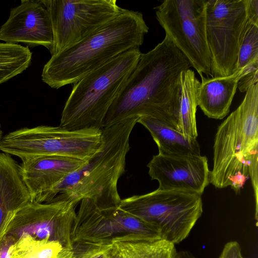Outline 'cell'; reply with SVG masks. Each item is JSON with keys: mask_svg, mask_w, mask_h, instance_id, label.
<instances>
[{"mask_svg": "<svg viewBox=\"0 0 258 258\" xmlns=\"http://www.w3.org/2000/svg\"><path fill=\"white\" fill-rule=\"evenodd\" d=\"M31 59L32 52L27 47L0 43V84L22 73Z\"/></svg>", "mask_w": 258, "mask_h": 258, "instance_id": "cell-22", "label": "cell"}, {"mask_svg": "<svg viewBox=\"0 0 258 258\" xmlns=\"http://www.w3.org/2000/svg\"><path fill=\"white\" fill-rule=\"evenodd\" d=\"M258 64V26L249 21L240 46L236 70Z\"/></svg>", "mask_w": 258, "mask_h": 258, "instance_id": "cell-23", "label": "cell"}, {"mask_svg": "<svg viewBox=\"0 0 258 258\" xmlns=\"http://www.w3.org/2000/svg\"><path fill=\"white\" fill-rule=\"evenodd\" d=\"M258 83V67L252 69L238 82L237 88L241 92H246L252 85Z\"/></svg>", "mask_w": 258, "mask_h": 258, "instance_id": "cell-24", "label": "cell"}, {"mask_svg": "<svg viewBox=\"0 0 258 258\" xmlns=\"http://www.w3.org/2000/svg\"><path fill=\"white\" fill-rule=\"evenodd\" d=\"M51 20V55L81 41L123 10L116 0H41Z\"/></svg>", "mask_w": 258, "mask_h": 258, "instance_id": "cell-10", "label": "cell"}, {"mask_svg": "<svg viewBox=\"0 0 258 258\" xmlns=\"http://www.w3.org/2000/svg\"><path fill=\"white\" fill-rule=\"evenodd\" d=\"M258 64L236 70L226 77L201 78L198 88V105L208 117L216 119L224 118L230 107L237 88L239 80Z\"/></svg>", "mask_w": 258, "mask_h": 258, "instance_id": "cell-17", "label": "cell"}, {"mask_svg": "<svg viewBox=\"0 0 258 258\" xmlns=\"http://www.w3.org/2000/svg\"><path fill=\"white\" fill-rule=\"evenodd\" d=\"M3 137V130H2V128L1 124L0 123V141H1Z\"/></svg>", "mask_w": 258, "mask_h": 258, "instance_id": "cell-30", "label": "cell"}, {"mask_svg": "<svg viewBox=\"0 0 258 258\" xmlns=\"http://www.w3.org/2000/svg\"><path fill=\"white\" fill-rule=\"evenodd\" d=\"M180 94L177 130L183 134L197 139L198 131L196 114L198 93L200 82L191 69L181 73Z\"/></svg>", "mask_w": 258, "mask_h": 258, "instance_id": "cell-20", "label": "cell"}, {"mask_svg": "<svg viewBox=\"0 0 258 258\" xmlns=\"http://www.w3.org/2000/svg\"><path fill=\"white\" fill-rule=\"evenodd\" d=\"M77 205L63 200L42 203L32 201L16 214L7 234L17 239L28 233L38 239L58 242L63 248L72 249L71 232Z\"/></svg>", "mask_w": 258, "mask_h": 258, "instance_id": "cell-11", "label": "cell"}, {"mask_svg": "<svg viewBox=\"0 0 258 258\" xmlns=\"http://www.w3.org/2000/svg\"><path fill=\"white\" fill-rule=\"evenodd\" d=\"M16 240L12 235L5 236L0 243V258H9L10 248Z\"/></svg>", "mask_w": 258, "mask_h": 258, "instance_id": "cell-27", "label": "cell"}, {"mask_svg": "<svg viewBox=\"0 0 258 258\" xmlns=\"http://www.w3.org/2000/svg\"><path fill=\"white\" fill-rule=\"evenodd\" d=\"M219 258H244L239 244L235 241H229L224 245Z\"/></svg>", "mask_w": 258, "mask_h": 258, "instance_id": "cell-25", "label": "cell"}, {"mask_svg": "<svg viewBox=\"0 0 258 258\" xmlns=\"http://www.w3.org/2000/svg\"><path fill=\"white\" fill-rule=\"evenodd\" d=\"M141 53L140 48L131 49L74 84L59 126L72 131L102 130L107 112Z\"/></svg>", "mask_w": 258, "mask_h": 258, "instance_id": "cell-5", "label": "cell"}, {"mask_svg": "<svg viewBox=\"0 0 258 258\" xmlns=\"http://www.w3.org/2000/svg\"><path fill=\"white\" fill-rule=\"evenodd\" d=\"M118 206L153 225L162 239L174 245L187 237L203 213L201 195L158 188L121 199Z\"/></svg>", "mask_w": 258, "mask_h": 258, "instance_id": "cell-7", "label": "cell"}, {"mask_svg": "<svg viewBox=\"0 0 258 258\" xmlns=\"http://www.w3.org/2000/svg\"><path fill=\"white\" fill-rule=\"evenodd\" d=\"M137 123L143 125L156 143L159 153L175 155H200L197 139L188 137L165 122L150 117H142Z\"/></svg>", "mask_w": 258, "mask_h": 258, "instance_id": "cell-19", "label": "cell"}, {"mask_svg": "<svg viewBox=\"0 0 258 258\" xmlns=\"http://www.w3.org/2000/svg\"><path fill=\"white\" fill-rule=\"evenodd\" d=\"M248 21L258 26V1L245 0Z\"/></svg>", "mask_w": 258, "mask_h": 258, "instance_id": "cell-26", "label": "cell"}, {"mask_svg": "<svg viewBox=\"0 0 258 258\" xmlns=\"http://www.w3.org/2000/svg\"><path fill=\"white\" fill-rule=\"evenodd\" d=\"M102 130L72 131L58 126L24 127L3 136L0 151L22 162L45 156L88 160L102 145Z\"/></svg>", "mask_w": 258, "mask_h": 258, "instance_id": "cell-6", "label": "cell"}, {"mask_svg": "<svg viewBox=\"0 0 258 258\" xmlns=\"http://www.w3.org/2000/svg\"><path fill=\"white\" fill-rule=\"evenodd\" d=\"M111 258H175V245L163 239L137 234L113 238L110 243Z\"/></svg>", "mask_w": 258, "mask_h": 258, "instance_id": "cell-18", "label": "cell"}, {"mask_svg": "<svg viewBox=\"0 0 258 258\" xmlns=\"http://www.w3.org/2000/svg\"><path fill=\"white\" fill-rule=\"evenodd\" d=\"M258 83L246 91L240 105L219 125L214 144L210 183L240 193L250 177L257 213Z\"/></svg>", "mask_w": 258, "mask_h": 258, "instance_id": "cell-3", "label": "cell"}, {"mask_svg": "<svg viewBox=\"0 0 258 258\" xmlns=\"http://www.w3.org/2000/svg\"><path fill=\"white\" fill-rule=\"evenodd\" d=\"M248 22L245 0H207L206 35L211 78L228 76L237 70Z\"/></svg>", "mask_w": 258, "mask_h": 258, "instance_id": "cell-9", "label": "cell"}, {"mask_svg": "<svg viewBox=\"0 0 258 258\" xmlns=\"http://www.w3.org/2000/svg\"><path fill=\"white\" fill-rule=\"evenodd\" d=\"M63 249L58 242L23 233L11 246L9 258H56Z\"/></svg>", "mask_w": 258, "mask_h": 258, "instance_id": "cell-21", "label": "cell"}, {"mask_svg": "<svg viewBox=\"0 0 258 258\" xmlns=\"http://www.w3.org/2000/svg\"><path fill=\"white\" fill-rule=\"evenodd\" d=\"M175 258H196L190 252L182 250L177 252Z\"/></svg>", "mask_w": 258, "mask_h": 258, "instance_id": "cell-28", "label": "cell"}, {"mask_svg": "<svg viewBox=\"0 0 258 258\" xmlns=\"http://www.w3.org/2000/svg\"><path fill=\"white\" fill-rule=\"evenodd\" d=\"M190 67L187 57L165 36L154 48L141 53L107 112L103 127L128 118L150 117L177 130L180 74Z\"/></svg>", "mask_w": 258, "mask_h": 258, "instance_id": "cell-1", "label": "cell"}, {"mask_svg": "<svg viewBox=\"0 0 258 258\" xmlns=\"http://www.w3.org/2000/svg\"><path fill=\"white\" fill-rule=\"evenodd\" d=\"M56 258H73L72 249L63 248Z\"/></svg>", "mask_w": 258, "mask_h": 258, "instance_id": "cell-29", "label": "cell"}, {"mask_svg": "<svg viewBox=\"0 0 258 258\" xmlns=\"http://www.w3.org/2000/svg\"><path fill=\"white\" fill-rule=\"evenodd\" d=\"M142 13L124 9L81 41L51 55L41 75L53 89L74 84L121 53L140 48L149 31Z\"/></svg>", "mask_w": 258, "mask_h": 258, "instance_id": "cell-2", "label": "cell"}, {"mask_svg": "<svg viewBox=\"0 0 258 258\" xmlns=\"http://www.w3.org/2000/svg\"><path fill=\"white\" fill-rule=\"evenodd\" d=\"M207 0H164L154 9L166 36L201 77H212L206 35Z\"/></svg>", "mask_w": 258, "mask_h": 258, "instance_id": "cell-8", "label": "cell"}, {"mask_svg": "<svg viewBox=\"0 0 258 258\" xmlns=\"http://www.w3.org/2000/svg\"><path fill=\"white\" fill-rule=\"evenodd\" d=\"M138 118L124 119L102 129L99 150L82 166L70 173L45 198L78 204L87 199L99 208L119 206L117 183L125 171L131 133Z\"/></svg>", "mask_w": 258, "mask_h": 258, "instance_id": "cell-4", "label": "cell"}, {"mask_svg": "<svg viewBox=\"0 0 258 258\" xmlns=\"http://www.w3.org/2000/svg\"><path fill=\"white\" fill-rule=\"evenodd\" d=\"M0 40L30 46L41 45L51 52L53 34L48 12L41 0H22L11 9L9 17L0 28Z\"/></svg>", "mask_w": 258, "mask_h": 258, "instance_id": "cell-14", "label": "cell"}, {"mask_svg": "<svg viewBox=\"0 0 258 258\" xmlns=\"http://www.w3.org/2000/svg\"><path fill=\"white\" fill-rule=\"evenodd\" d=\"M149 226L144 221L122 210L119 206L99 208L87 199L80 205L72 226L73 243L109 244L119 236L146 234Z\"/></svg>", "mask_w": 258, "mask_h": 258, "instance_id": "cell-12", "label": "cell"}, {"mask_svg": "<svg viewBox=\"0 0 258 258\" xmlns=\"http://www.w3.org/2000/svg\"><path fill=\"white\" fill-rule=\"evenodd\" d=\"M32 201L21 165L11 155L0 153V243L16 214Z\"/></svg>", "mask_w": 258, "mask_h": 258, "instance_id": "cell-16", "label": "cell"}, {"mask_svg": "<svg viewBox=\"0 0 258 258\" xmlns=\"http://www.w3.org/2000/svg\"><path fill=\"white\" fill-rule=\"evenodd\" d=\"M87 161L61 156H45L22 162L23 177L32 201L44 203L46 197L53 188Z\"/></svg>", "mask_w": 258, "mask_h": 258, "instance_id": "cell-15", "label": "cell"}, {"mask_svg": "<svg viewBox=\"0 0 258 258\" xmlns=\"http://www.w3.org/2000/svg\"><path fill=\"white\" fill-rule=\"evenodd\" d=\"M158 189L176 190L202 196L210 183L208 159L200 155H175L159 153L147 164Z\"/></svg>", "mask_w": 258, "mask_h": 258, "instance_id": "cell-13", "label": "cell"}]
</instances>
